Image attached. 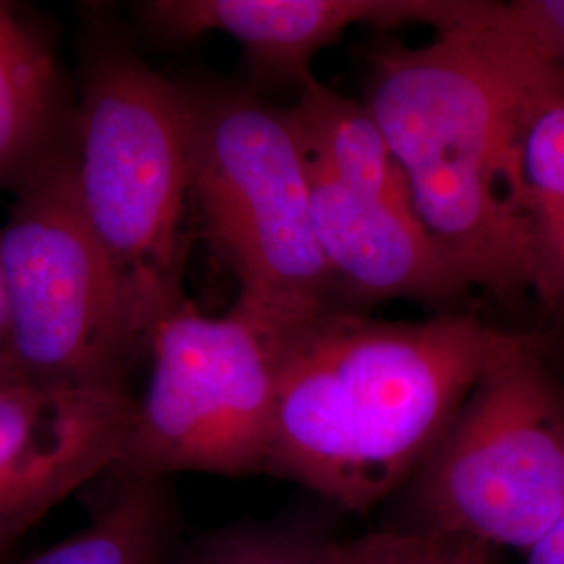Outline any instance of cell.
I'll use <instances>...</instances> for the list:
<instances>
[{"instance_id": "44dd1931", "label": "cell", "mask_w": 564, "mask_h": 564, "mask_svg": "<svg viewBox=\"0 0 564 564\" xmlns=\"http://www.w3.org/2000/svg\"><path fill=\"white\" fill-rule=\"evenodd\" d=\"M7 563H9V561H7ZM7 563H0V564H7Z\"/></svg>"}, {"instance_id": "e0dca14e", "label": "cell", "mask_w": 564, "mask_h": 564, "mask_svg": "<svg viewBox=\"0 0 564 564\" xmlns=\"http://www.w3.org/2000/svg\"><path fill=\"white\" fill-rule=\"evenodd\" d=\"M510 4L547 59L564 72V0H514Z\"/></svg>"}, {"instance_id": "30bf717a", "label": "cell", "mask_w": 564, "mask_h": 564, "mask_svg": "<svg viewBox=\"0 0 564 564\" xmlns=\"http://www.w3.org/2000/svg\"><path fill=\"white\" fill-rule=\"evenodd\" d=\"M307 165L316 237L339 293L368 303H445L473 289L412 209L362 195L310 160Z\"/></svg>"}, {"instance_id": "277c9868", "label": "cell", "mask_w": 564, "mask_h": 564, "mask_svg": "<svg viewBox=\"0 0 564 564\" xmlns=\"http://www.w3.org/2000/svg\"><path fill=\"white\" fill-rule=\"evenodd\" d=\"M191 202L232 270L242 316L279 333L337 305L312 209L310 165L286 107L235 88H182Z\"/></svg>"}, {"instance_id": "2e32d148", "label": "cell", "mask_w": 564, "mask_h": 564, "mask_svg": "<svg viewBox=\"0 0 564 564\" xmlns=\"http://www.w3.org/2000/svg\"><path fill=\"white\" fill-rule=\"evenodd\" d=\"M323 542L276 529H235L216 535L191 564H321Z\"/></svg>"}, {"instance_id": "7c38bea8", "label": "cell", "mask_w": 564, "mask_h": 564, "mask_svg": "<svg viewBox=\"0 0 564 564\" xmlns=\"http://www.w3.org/2000/svg\"><path fill=\"white\" fill-rule=\"evenodd\" d=\"M286 109L307 160L324 174L362 195L414 212L402 165L368 102L343 97L312 76Z\"/></svg>"}, {"instance_id": "ba28073f", "label": "cell", "mask_w": 564, "mask_h": 564, "mask_svg": "<svg viewBox=\"0 0 564 564\" xmlns=\"http://www.w3.org/2000/svg\"><path fill=\"white\" fill-rule=\"evenodd\" d=\"M137 398L0 383V563L55 506L121 463Z\"/></svg>"}, {"instance_id": "9a60e30c", "label": "cell", "mask_w": 564, "mask_h": 564, "mask_svg": "<svg viewBox=\"0 0 564 564\" xmlns=\"http://www.w3.org/2000/svg\"><path fill=\"white\" fill-rule=\"evenodd\" d=\"M321 564H491V556L475 540L410 527L324 542Z\"/></svg>"}, {"instance_id": "5b68a950", "label": "cell", "mask_w": 564, "mask_h": 564, "mask_svg": "<svg viewBox=\"0 0 564 564\" xmlns=\"http://www.w3.org/2000/svg\"><path fill=\"white\" fill-rule=\"evenodd\" d=\"M15 193L0 228L11 381L130 393L128 372L147 351L82 212L72 134Z\"/></svg>"}, {"instance_id": "ac0fdd59", "label": "cell", "mask_w": 564, "mask_h": 564, "mask_svg": "<svg viewBox=\"0 0 564 564\" xmlns=\"http://www.w3.org/2000/svg\"><path fill=\"white\" fill-rule=\"evenodd\" d=\"M527 564H564V514L531 545Z\"/></svg>"}, {"instance_id": "8992f818", "label": "cell", "mask_w": 564, "mask_h": 564, "mask_svg": "<svg viewBox=\"0 0 564 564\" xmlns=\"http://www.w3.org/2000/svg\"><path fill=\"white\" fill-rule=\"evenodd\" d=\"M419 529L529 552L564 514V387L535 337L505 333L405 485Z\"/></svg>"}, {"instance_id": "4fadbf2b", "label": "cell", "mask_w": 564, "mask_h": 564, "mask_svg": "<svg viewBox=\"0 0 564 564\" xmlns=\"http://www.w3.org/2000/svg\"><path fill=\"white\" fill-rule=\"evenodd\" d=\"M105 479L101 500L84 529L18 564L165 563L176 535L167 477L142 475L118 463Z\"/></svg>"}, {"instance_id": "6da1fadb", "label": "cell", "mask_w": 564, "mask_h": 564, "mask_svg": "<svg viewBox=\"0 0 564 564\" xmlns=\"http://www.w3.org/2000/svg\"><path fill=\"white\" fill-rule=\"evenodd\" d=\"M370 59L368 107L424 228L470 286L500 300L533 289L524 141L535 120L564 101L563 69L510 2H475L431 44L383 48Z\"/></svg>"}, {"instance_id": "52a82bcc", "label": "cell", "mask_w": 564, "mask_h": 564, "mask_svg": "<svg viewBox=\"0 0 564 564\" xmlns=\"http://www.w3.org/2000/svg\"><path fill=\"white\" fill-rule=\"evenodd\" d=\"M121 466L167 477L265 475L279 364L274 337L237 310L207 316L188 300L149 339Z\"/></svg>"}, {"instance_id": "d6986e66", "label": "cell", "mask_w": 564, "mask_h": 564, "mask_svg": "<svg viewBox=\"0 0 564 564\" xmlns=\"http://www.w3.org/2000/svg\"><path fill=\"white\" fill-rule=\"evenodd\" d=\"M2 381H11V372H9V316H7L4 284L0 274V383Z\"/></svg>"}, {"instance_id": "7a4b0ae2", "label": "cell", "mask_w": 564, "mask_h": 564, "mask_svg": "<svg viewBox=\"0 0 564 564\" xmlns=\"http://www.w3.org/2000/svg\"><path fill=\"white\" fill-rule=\"evenodd\" d=\"M270 335L279 384L265 475L368 514L414 479L505 330L475 314L384 323L330 307Z\"/></svg>"}, {"instance_id": "9c48e42d", "label": "cell", "mask_w": 564, "mask_h": 564, "mask_svg": "<svg viewBox=\"0 0 564 564\" xmlns=\"http://www.w3.org/2000/svg\"><path fill=\"white\" fill-rule=\"evenodd\" d=\"M466 7L458 0H149L134 11L162 41L226 34L241 44L256 76L302 86L312 78V59L356 23H426L442 32L463 20Z\"/></svg>"}, {"instance_id": "ffe728a7", "label": "cell", "mask_w": 564, "mask_h": 564, "mask_svg": "<svg viewBox=\"0 0 564 564\" xmlns=\"http://www.w3.org/2000/svg\"><path fill=\"white\" fill-rule=\"evenodd\" d=\"M540 297L544 300L554 312H564V251L556 272L552 274L550 282L545 284L544 291L540 293Z\"/></svg>"}, {"instance_id": "5bb4252c", "label": "cell", "mask_w": 564, "mask_h": 564, "mask_svg": "<svg viewBox=\"0 0 564 564\" xmlns=\"http://www.w3.org/2000/svg\"><path fill=\"white\" fill-rule=\"evenodd\" d=\"M527 202L535 235V291L542 293L564 251V101L531 126L523 151Z\"/></svg>"}, {"instance_id": "3957f363", "label": "cell", "mask_w": 564, "mask_h": 564, "mask_svg": "<svg viewBox=\"0 0 564 564\" xmlns=\"http://www.w3.org/2000/svg\"><path fill=\"white\" fill-rule=\"evenodd\" d=\"M69 134L82 212L118 276L132 333L149 354L155 326L186 300L184 90L120 36L101 34L84 57Z\"/></svg>"}, {"instance_id": "8fae6325", "label": "cell", "mask_w": 564, "mask_h": 564, "mask_svg": "<svg viewBox=\"0 0 564 564\" xmlns=\"http://www.w3.org/2000/svg\"><path fill=\"white\" fill-rule=\"evenodd\" d=\"M57 63L0 2V186H18L69 134Z\"/></svg>"}]
</instances>
